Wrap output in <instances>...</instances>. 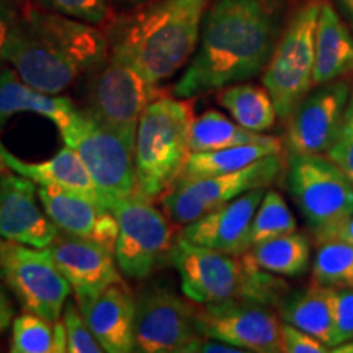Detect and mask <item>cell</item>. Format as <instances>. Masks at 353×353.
Segmentation results:
<instances>
[{"label": "cell", "instance_id": "6da1fadb", "mask_svg": "<svg viewBox=\"0 0 353 353\" xmlns=\"http://www.w3.org/2000/svg\"><path fill=\"white\" fill-rule=\"evenodd\" d=\"M283 28L281 0H216L203 17L200 41L174 95L196 99L259 76Z\"/></svg>", "mask_w": 353, "mask_h": 353}, {"label": "cell", "instance_id": "7a4b0ae2", "mask_svg": "<svg viewBox=\"0 0 353 353\" xmlns=\"http://www.w3.org/2000/svg\"><path fill=\"white\" fill-rule=\"evenodd\" d=\"M108 52L110 41L95 25L28 7L13 20L2 61L28 85L59 95L85 72L100 69Z\"/></svg>", "mask_w": 353, "mask_h": 353}, {"label": "cell", "instance_id": "3957f363", "mask_svg": "<svg viewBox=\"0 0 353 353\" xmlns=\"http://www.w3.org/2000/svg\"><path fill=\"white\" fill-rule=\"evenodd\" d=\"M206 0H149L114 26L110 48L125 54L156 85L195 52Z\"/></svg>", "mask_w": 353, "mask_h": 353}, {"label": "cell", "instance_id": "277c9868", "mask_svg": "<svg viewBox=\"0 0 353 353\" xmlns=\"http://www.w3.org/2000/svg\"><path fill=\"white\" fill-rule=\"evenodd\" d=\"M165 262L179 273L185 296L196 304L244 299L278 307L290 291L285 280L255 267L245 254H224L182 236L174 241Z\"/></svg>", "mask_w": 353, "mask_h": 353}, {"label": "cell", "instance_id": "5b68a950", "mask_svg": "<svg viewBox=\"0 0 353 353\" xmlns=\"http://www.w3.org/2000/svg\"><path fill=\"white\" fill-rule=\"evenodd\" d=\"M192 99L161 97L141 114L134 144L138 192L161 198L179 182L190 156Z\"/></svg>", "mask_w": 353, "mask_h": 353}, {"label": "cell", "instance_id": "8992f818", "mask_svg": "<svg viewBox=\"0 0 353 353\" xmlns=\"http://www.w3.org/2000/svg\"><path fill=\"white\" fill-rule=\"evenodd\" d=\"M322 0H304L285 23L262 83L275 103L278 118L288 121L299 101L314 88L316 28Z\"/></svg>", "mask_w": 353, "mask_h": 353}, {"label": "cell", "instance_id": "52a82bcc", "mask_svg": "<svg viewBox=\"0 0 353 353\" xmlns=\"http://www.w3.org/2000/svg\"><path fill=\"white\" fill-rule=\"evenodd\" d=\"M59 132L64 145H69L81 157L107 205L114 198L138 192L134 169L136 134L105 125L87 110H77L69 125Z\"/></svg>", "mask_w": 353, "mask_h": 353}, {"label": "cell", "instance_id": "ba28073f", "mask_svg": "<svg viewBox=\"0 0 353 353\" xmlns=\"http://www.w3.org/2000/svg\"><path fill=\"white\" fill-rule=\"evenodd\" d=\"M286 180L317 242L353 216V185L324 154H290Z\"/></svg>", "mask_w": 353, "mask_h": 353}, {"label": "cell", "instance_id": "9c48e42d", "mask_svg": "<svg viewBox=\"0 0 353 353\" xmlns=\"http://www.w3.org/2000/svg\"><path fill=\"white\" fill-rule=\"evenodd\" d=\"M139 192L108 203L118 221L114 257L123 275L144 280L165 262L174 244L169 219Z\"/></svg>", "mask_w": 353, "mask_h": 353}, {"label": "cell", "instance_id": "30bf717a", "mask_svg": "<svg viewBox=\"0 0 353 353\" xmlns=\"http://www.w3.org/2000/svg\"><path fill=\"white\" fill-rule=\"evenodd\" d=\"M281 172V152L270 154L241 170L175 183L159 200L169 219L185 226L250 190L270 187Z\"/></svg>", "mask_w": 353, "mask_h": 353}, {"label": "cell", "instance_id": "8fae6325", "mask_svg": "<svg viewBox=\"0 0 353 353\" xmlns=\"http://www.w3.org/2000/svg\"><path fill=\"white\" fill-rule=\"evenodd\" d=\"M0 278L26 312L51 322L61 319L72 291L50 247L37 249L7 242L0 262Z\"/></svg>", "mask_w": 353, "mask_h": 353}, {"label": "cell", "instance_id": "7c38bea8", "mask_svg": "<svg viewBox=\"0 0 353 353\" xmlns=\"http://www.w3.org/2000/svg\"><path fill=\"white\" fill-rule=\"evenodd\" d=\"M164 97L123 52L110 48L90 92V112L101 123L128 134H136L141 114L154 100Z\"/></svg>", "mask_w": 353, "mask_h": 353}, {"label": "cell", "instance_id": "4fadbf2b", "mask_svg": "<svg viewBox=\"0 0 353 353\" xmlns=\"http://www.w3.org/2000/svg\"><path fill=\"white\" fill-rule=\"evenodd\" d=\"M193 317L201 337L252 353H281V322L270 306L231 299L198 304Z\"/></svg>", "mask_w": 353, "mask_h": 353}, {"label": "cell", "instance_id": "5bb4252c", "mask_svg": "<svg viewBox=\"0 0 353 353\" xmlns=\"http://www.w3.org/2000/svg\"><path fill=\"white\" fill-rule=\"evenodd\" d=\"M136 352L188 353L198 334L193 306L174 291L154 286L136 298Z\"/></svg>", "mask_w": 353, "mask_h": 353}, {"label": "cell", "instance_id": "9a60e30c", "mask_svg": "<svg viewBox=\"0 0 353 353\" xmlns=\"http://www.w3.org/2000/svg\"><path fill=\"white\" fill-rule=\"evenodd\" d=\"M352 85L339 79L316 85L286 121L285 145L290 154H324L337 139Z\"/></svg>", "mask_w": 353, "mask_h": 353}, {"label": "cell", "instance_id": "2e32d148", "mask_svg": "<svg viewBox=\"0 0 353 353\" xmlns=\"http://www.w3.org/2000/svg\"><path fill=\"white\" fill-rule=\"evenodd\" d=\"M61 234L39 203L38 185L0 165V237L48 249Z\"/></svg>", "mask_w": 353, "mask_h": 353}, {"label": "cell", "instance_id": "e0dca14e", "mask_svg": "<svg viewBox=\"0 0 353 353\" xmlns=\"http://www.w3.org/2000/svg\"><path fill=\"white\" fill-rule=\"evenodd\" d=\"M267 188H255L185 224L180 236L196 245L231 255L250 250V226Z\"/></svg>", "mask_w": 353, "mask_h": 353}, {"label": "cell", "instance_id": "ac0fdd59", "mask_svg": "<svg viewBox=\"0 0 353 353\" xmlns=\"http://www.w3.org/2000/svg\"><path fill=\"white\" fill-rule=\"evenodd\" d=\"M50 249L76 294V301L94 298L121 280L114 249L107 244L61 234Z\"/></svg>", "mask_w": 353, "mask_h": 353}, {"label": "cell", "instance_id": "d6986e66", "mask_svg": "<svg viewBox=\"0 0 353 353\" xmlns=\"http://www.w3.org/2000/svg\"><path fill=\"white\" fill-rule=\"evenodd\" d=\"M43 210L65 236L101 242L114 249L118 221L105 203L59 188L38 187Z\"/></svg>", "mask_w": 353, "mask_h": 353}, {"label": "cell", "instance_id": "ffe728a7", "mask_svg": "<svg viewBox=\"0 0 353 353\" xmlns=\"http://www.w3.org/2000/svg\"><path fill=\"white\" fill-rule=\"evenodd\" d=\"M77 304L103 352H136V298L125 281H117Z\"/></svg>", "mask_w": 353, "mask_h": 353}, {"label": "cell", "instance_id": "44dd1931", "mask_svg": "<svg viewBox=\"0 0 353 353\" xmlns=\"http://www.w3.org/2000/svg\"><path fill=\"white\" fill-rule=\"evenodd\" d=\"M0 165L7 167V169L21 176H26V179L37 183L38 187L65 190V192L94 198V200H99L107 205V201L101 196L100 190L97 188L85 165L82 164L81 157L69 145H64L54 157L46 159V161L30 162L15 156L0 143Z\"/></svg>", "mask_w": 353, "mask_h": 353}, {"label": "cell", "instance_id": "7402d4cb", "mask_svg": "<svg viewBox=\"0 0 353 353\" xmlns=\"http://www.w3.org/2000/svg\"><path fill=\"white\" fill-rule=\"evenodd\" d=\"M353 74V34L345 19L322 0L316 28V59L312 82L322 85Z\"/></svg>", "mask_w": 353, "mask_h": 353}, {"label": "cell", "instance_id": "603a6c76", "mask_svg": "<svg viewBox=\"0 0 353 353\" xmlns=\"http://www.w3.org/2000/svg\"><path fill=\"white\" fill-rule=\"evenodd\" d=\"M76 112L77 108L65 97L28 85L13 68L0 69V131L19 113L39 114L63 130Z\"/></svg>", "mask_w": 353, "mask_h": 353}, {"label": "cell", "instance_id": "cb8c5ba5", "mask_svg": "<svg viewBox=\"0 0 353 353\" xmlns=\"http://www.w3.org/2000/svg\"><path fill=\"white\" fill-rule=\"evenodd\" d=\"M327 286L312 281L304 288L288 291L278 304V314L286 324L314 335L329 347L332 312H330V293Z\"/></svg>", "mask_w": 353, "mask_h": 353}, {"label": "cell", "instance_id": "d4e9b609", "mask_svg": "<svg viewBox=\"0 0 353 353\" xmlns=\"http://www.w3.org/2000/svg\"><path fill=\"white\" fill-rule=\"evenodd\" d=\"M280 139L245 130L226 114L208 110L193 118L190 128V152H208L244 144H268Z\"/></svg>", "mask_w": 353, "mask_h": 353}, {"label": "cell", "instance_id": "484cf974", "mask_svg": "<svg viewBox=\"0 0 353 353\" xmlns=\"http://www.w3.org/2000/svg\"><path fill=\"white\" fill-rule=\"evenodd\" d=\"M281 141L268 144H244L208 152H190L179 182L229 174L244 169L270 154L281 152ZM176 182V183H179Z\"/></svg>", "mask_w": 353, "mask_h": 353}, {"label": "cell", "instance_id": "4316f807", "mask_svg": "<svg viewBox=\"0 0 353 353\" xmlns=\"http://www.w3.org/2000/svg\"><path fill=\"white\" fill-rule=\"evenodd\" d=\"M255 267L278 276H301L311 265V244L301 232H291L260 242L245 252Z\"/></svg>", "mask_w": 353, "mask_h": 353}, {"label": "cell", "instance_id": "83f0119b", "mask_svg": "<svg viewBox=\"0 0 353 353\" xmlns=\"http://www.w3.org/2000/svg\"><path fill=\"white\" fill-rule=\"evenodd\" d=\"M218 103L228 110L237 125L255 132L268 131L278 118L267 88L252 83L241 82L221 88Z\"/></svg>", "mask_w": 353, "mask_h": 353}, {"label": "cell", "instance_id": "f1b7e54d", "mask_svg": "<svg viewBox=\"0 0 353 353\" xmlns=\"http://www.w3.org/2000/svg\"><path fill=\"white\" fill-rule=\"evenodd\" d=\"M317 244L312 281L327 288H353V245L342 239Z\"/></svg>", "mask_w": 353, "mask_h": 353}, {"label": "cell", "instance_id": "f546056e", "mask_svg": "<svg viewBox=\"0 0 353 353\" xmlns=\"http://www.w3.org/2000/svg\"><path fill=\"white\" fill-rule=\"evenodd\" d=\"M296 231V218L291 213L281 193L276 190H265L250 226V247Z\"/></svg>", "mask_w": 353, "mask_h": 353}, {"label": "cell", "instance_id": "4dcf8cb0", "mask_svg": "<svg viewBox=\"0 0 353 353\" xmlns=\"http://www.w3.org/2000/svg\"><path fill=\"white\" fill-rule=\"evenodd\" d=\"M12 353H54V322L26 312L12 322Z\"/></svg>", "mask_w": 353, "mask_h": 353}, {"label": "cell", "instance_id": "1f68e13d", "mask_svg": "<svg viewBox=\"0 0 353 353\" xmlns=\"http://www.w3.org/2000/svg\"><path fill=\"white\" fill-rule=\"evenodd\" d=\"M332 329H330L329 348L342 345L353 339V288H329Z\"/></svg>", "mask_w": 353, "mask_h": 353}, {"label": "cell", "instance_id": "d6a6232c", "mask_svg": "<svg viewBox=\"0 0 353 353\" xmlns=\"http://www.w3.org/2000/svg\"><path fill=\"white\" fill-rule=\"evenodd\" d=\"M63 321L68 330V352L69 353H100L103 347L83 319L79 304L68 301L63 311Z\"/></svg>", "mask_w": 353, "mask_h": 353}, {"label": "cell", "instance_id": "836d02e7", "mask_svg": "<svg viewBox=\"0 0 353 353\" xmlns=\"http://www.w3.org/2000/svg\"><path fill=\"white\" fill-rule=\"evenodd\" d=\"M50 10L85 21L90 25H101L110 19L108 0H41Z\"/></svg>", "mask_w": 353, "mask_h": 353}, {"label": "cell", "instance_id": "e575fe53", "mask_svg": "<svg viewBox=\"0 0 353 353\" xmlns=\"http://www.w3.org/2000/svg\"><path fill=\"white\" fill-rule=\"evenodd\" d=\"M325 156L347 175V179L353 185V90L337 139H335L332 148L325 152Z\"/></svg>", "mask_w": 353, "mask_h": 353}, {"label": "cell", "instance_id": "d590c367", "mask_svg": "<svg viewBox=\"0 0 353 353\" xmlns=\"http://www.w3.org/2000/svg\"><path fill=\"white\" fill-rule=\"evenodd\" d=\"M330 348L294 325L281 324V353H327Z\"/></svg>", "mask_w": 353, "mask_h": 353}, {"label": "cell", "instance_id": "8d00e7d4", "mask_svg": "<svg viewBox=\"0 0 353 353\" xmlns=\"http://www.w3.org/2000/svg\"><path fill=\"white\" fill-rule=\"evenodd\" d=\"M15 17V10H13L10 0H0V61H2L3 48H6L8 32H10Z\"/></svg>", "mask_w": 353, "mask_h": 353}, {"label": "cell", "instance_id": "74e56055", "mask_svg": "<svg viewBox=\"0 0 353 353\" xmlns=\"http://www.w3.org/2000/svg\"><path fill=\"white\" fill-rule=\"evenodd\" d=\"M13 319H15V307L8 298L6 288L0 285V335L10 327Z\"/></svg>", "mask_w": 353, "mask_h": 353}, {"label": "cell", "instance_id": "f35d334b", "mask_svg": "<svg viewBox=\"0 0 353 353\" xmlns=\"http://www.w3.org/2000/svg\"><path fill=\"white\" fill-rule=\"evenodd\" d=\"M327 239H342L353 245V216L347 218L345 221H342L339 226H335L332 231H330L327 236H325L324 239H321L319 242L327 241Z\"/></svg>", "mask_w": 353, "mask_h": 353}, {"label": "cell", "instance_id": "ab89813d", "mask_svg": "<svg viewBox=\"0 0 353 353\" xmlns=\"http://www.w3.org/2000/svg\"><path fill=\"white\" fill-rule=\"evenodd\" d=\"M68 352V330H65L64 321H54V353Z\"/></svg>", "mask_w": 353, "mask_h": 353}, {"label": "cell", "instance_id": "60d3db41", "mask_svg": "<svg viewBox=\"0 0 353 353\" xmlns=\"http://www.w3.org/2000/svg\"><path fill=\"white\" fill-rule=\"evenodd\" d=\"M334 2L341 10V15L353 28V0H334Z\"/></svg>", "mask_w": 353, "mask_h": 353}, {"label": "cell", "instance_id": "b9f144b4", "mask_svg": "<svg viewBox=\"0 0 353 353\" xmlns=\"http://www.w3.org/2000/svg\"><path fill=\"white\" fill-rule=\"evenodd\" d=\"M117 6H121V7H128V8H134L141 6V3H145L149 2V0H113Z\"/></svg>", "mask_w": 353, "mask_h": 353}, {"label": "cell", "instance_id": "7bdbcfd3", "mask_svg": "<svg viewBox=\"0 0 353 353\" xmlns=\"http://www.w3.org/2000/svg\"><path fill=\"white\" fill-rule=\"evenodd\" d=\"M330 352H335V353H353V339H350V341L343 342L342 345L335 347L332 348Z\"/></svg>", "mask_w": 353, "mask_h": 353}, {"label": "cell", "instance_id": "ee69618b", "mask_svg": "<svg viewBox=\"0 0 353 353\" xmlns=\"http://www.w3.org/2000/svg\"><path fill=\"white\" fill-rule=\"evenodd\" d=\"M7 242L6 239H2L0 237V262H2V257H3V252H6V247H7Z\"/></svg>", "mask_w": 353, "mask_h": 353}]
</instances>
